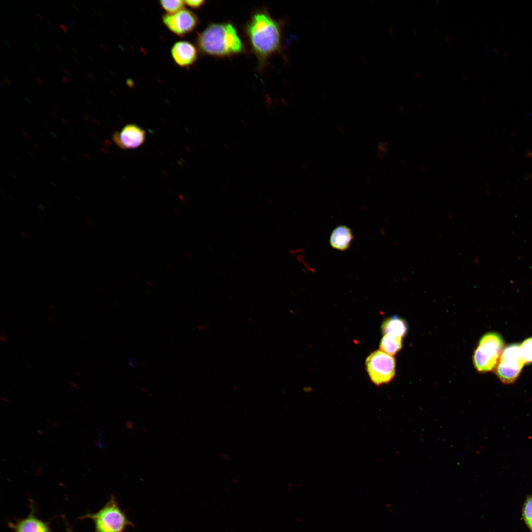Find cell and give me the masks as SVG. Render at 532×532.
Instances as JSON below:
<instances>
[{
  "label": "cell",
  "mask_w": 532,
  "mask_h": 532,
  "mask_svg": "<svg viewBox=\"0 0 532 532\" xmlns=\"http://www.w3.org/2000/svg\"><path fill=\"white\" fill-rule=\"evenodd\" d=\"M244 32L260 69L282 45V27L265 9L255 12L244 27Z\"/></svg>",
  "instance_id": "1"
},
{
  "label": "cell",
  "mask_w": 532,
  "mask_h": 532,
  "mask_svg": "<svg viewBox=\"0 0 532 532\" xmlns=\"http://www.w3.org/2000/svg\"><path fill=\"white\" fill-rule=\"evenodd\" d=\"M196 40L202 54L214 57H230L245 51L236 28L230 22L210 23Z\"/></svg>",
  "instance_id": "2"
},
{
  "label": "cell",
  "mask_w": 532,
  "mask_h": 532,
  "mask_svg": "<svg viewBox=\"0 0 532 532\" xmlns=\"http://www.w3.org/2000/svg\"><path fill=\"white\" fill-rule=\"evenodd\" d=\"M82 518L92 520L95 532H123L127 527L133 525L120 507L114 495L111 496L98 511L88 513Z\"/></svg>",
  "instance_id": "3"
},
{
  "label": "cell",
  "mask_w": 532,
  "mask_h": 532,
  "mask_svg": "<svg viewBox=\"0 0 532 532\" xmlns=\"http://www.w3.org/2000/svg\"><path fill=\"white\" fill-rule=\"evenodd\" d=\"M504 341L500 334L495 332L485 334L480 338L473 353L475 367L480 372H487L497 366L503 350Z\"/></svg>",
  "instance_id": "4"
},
{
  "label": "cell",
  "mask_w": 532,
  "mask_h": 532,
  "mask_svg": "<svg viewBox=\"0 0 532 532\" xmlns=\"http://www.w3.org/2000/svg\"><path fill=\"white\" fill-rule=\"evenodd\" d=\"M366 366L371 382L376 386L389 382L395 375V359L382 351L370 353L366 358Z\"/></svg>",
  "instance_id": "5"
},
{
  "label": "cell",
  "mask_w": 532,
  "mask_h": 532,
  "mask_svg": "<svg viewBox=\"0 0 532 532\" xmlns=\"http://www.w3.org/2000/svg\"><path fill=\"white\" fill-rule=\"evenodd\" d=\"M525 364L520 345L510 344L502 352L496 367L497 375L504 383H513L519 376Z\"/></svg>",
  "instance_id": "6"
},
{
  "label": "cell",
  "mask_w": 532,
  "mask_h": 532,
  "mask_svg": "<svg viewBox=\"0 0 532 532\" xmlns=\"http://www.w3.org/2000/svg\"><path fill=\"white\" fill-rule=\"evenodd\" d=\"M162 21L171 32L181 37L192 32L199 23L198 16L186 9L173 14L163 15Z\"/></svg>",
  "instance_id": "7"
},
{
  "label": "cell",
  "mask_w": 532,
  "mask_h": 532,
  "mask_svg": "<svg viewBox=\"0 0 532 532\" xmlns=\"http://www.w3.org/2000/svg\"><path fill=\"white\" fill-rule=\"evenodd\" d=\"M115 143L121 149L129 150L141 146L145 141L146 132L135 124H128L113 135Z\"/></svg>",
  "instance_id": "8"
},
{
  "label": "cell",
  "mask_w": 532,
  "mask_h": 532,
  "mask_svg": "<svg viewBox=\"0 0 532 532\" xmlns=\"http://www.w3.org/2000/svg\"><path fill=\"white\" fill-rule=\"evenodd\" d=\"M171 57L176 64L182 67L193 65L198 58V49L190 42L180 40L176 42L170 50Z\"/></svg>",
  "instance_id": "9"
},
{
  "label": "cell",
  "mask_w": 532,
  "mask_h": 532,
  "mask_svg": "<svg viewBox=\"0 0 532 532\" xmlns=\"http://www.w3.org/2000/svg\"><path fill=\"white\" fill-rule=\"evenodd\" d=\"M8 526L13 532H51L48 523L36 517L33 508L26 517L9 522Z\"/></svg>",
  "instance_id": "10"
},
{
  "label": "cell",
  "mask_w": 532,
  "mask_h": 532,
  "mask_svg": "<svg viewBox=\"0 0 532 532\" xmlns=\"http://www.w3.org/2000/svg\"><path fill=\"white\" fill-rule=\"evenodd\" d=\"M354 239L351 229L346 226L339 225L332 231L329 242L331 247L339 251L348 249Z\"/></svg>",
  "instance_id": "11"
},
{
  "label": "cell",
  "mask_w": 532,
  "mask_h": 532,
  "mask_svg": "<svg viewBox=\"0 0 532 532\" xmlns=\"http://www.w3.org/2000/svg\"><path fill=\"white\" fill-rule=\"evenodd\" d=\"M381 331L384 334H389L402 338L407 332V326L404 319L398 316H393L383 322Z\"/></svg>",
  "instance_id": "12"
},
{
  "label": "cell",
  "mask_w": 532,
  "mask_h": 532,
  "mask_svg": "<svg viewBox=\"0 0 532 532\" xmlns=\"http://www.w3.org/2000/svg\"><path fill=\"white\" fill-rule=\"evenodd\" d=\"M379 347L383 352L391 356L394 355L402 347V338L389 334H384L380 341Z\"/></svg>",
  "instance_id": "13"
},
{
  "label": "cell",
  "mask_w": 532,
  "mask_h": 532,
  "mask_svg": "<svg viewBox=\"0 0 532 532\" xmlns=\"http://www.w3.org/2000/svg\"><path fill=\"white\" fill-rule=\"evenodd\" d=\"M161 7L166 12L167 14H173L184 9V0H160L159 1Z\"/></svg>",
  "instance_id": "14"
},
{
  "label": "cell",
  "mask_w": 532,
  "mask_h": 532,
  "mask_svg": "<svg viewBox=\"0 0 532 532\" xmlns=\"http://www.w3.org/2000/svg\"><path fill=\"white\" fill-rule=\"evenodd\" d=\"M522 516L525 524L532 532V495L528 496L524 502Z\"/></svg>",
  "instance_id": "15"
},
{
  "label": "cell",
  "mask_w": 532,
  "mask_h": 532,
  "mask_svg": "<svg viewBox=\"0 0 532 532\" xmlns=\"http://www.w3.org/2000/svg\"><path fill=\"white\" fill-rule=\"evenodd\" d=\"M520 349L525 364L532 363V337L522 342L520 345Z\"/></svg>",
  "instance_id": "16"
},
{
  "label": "cell",
  "mask_w": 532,
  "mask_h": 532,
  "mask_svg": "<svg viewBox=\"0 0 532 532\" xmlns=\"http://www.w3.org/2000/svg\"><path fill=\"white\" fill-rule=\"evenodd\" d=\"M184 2L185 5L194 9L200 8L205 3V1L203 0H184Z\"/></svg>",
  "instance_id": "17"
},
{
  "label": "cell",
  "mask_w": 532,
  "mask_h": 532,
  "mask_svg": "<svg viewBox=\"0 0 532 532\" xmlns=\"http://www.w3.org/2000/svg\"><path fill=\"white\" fill-rule=\"evenodd\" d=\"M0 340L3 343L7 342V333L4 331L1 332Z\"/></svg>",
  "instance_id": "18"
},
{
  "label": "cell",
  "mask_w": 532,
  "mask_h": 532,
  "mask_svg": "<svg viewBox=\"0 0 532 532\" xmlns=\"http://www.w3.org/2000/svg\"><path fill=\"white\" fill-rule=\"evenodd\" d=\"M69 384H70V386L72 387L75 388V389H77V390H80V388L79 387V386L75 382H73V381H70L69 382Z\"/></svg>",
  "instance_id": "19"
},
{
  "label": "cell",
  "mask_w": 532,
  "mask_h": 532,
  "mask_svg": "<svg viewBox=\"0 0 532 532\" xmlns=\"http://www.w3.org/2000/svg\"><path fill=\"white\" fill-rule=\"evenodd\" d=\"M66 24L70 27H74L76 25V23L74 20H72L69 22H68Z\"/></svg>",
  "instance_id": "20"
},
{
  "label": "cell",
  "mask_w": 532,
  "mask_h": 532,
  "mask_svg": "<svg viewBox=\"0 0 532 532\" xmlns=\"http://www.w3.org/2000/svg\"><path fill=\"white\" fill-rule=\"evenodd\" d=\"M60 27L63 31V32L64 33H67V29L66 28V27L63 24H61L60 25Z\"/></svg>",
  "instance_id": "21"
},
{
  "label": "cell",
  "mask_w": 532,
  "mask_h": 532,
  "mask_svg": "<svg viewBox=\"0 0 532 532\" xmlns=\"http://www.w3.org/2000/svg\"><path fill=\"white\" fill-rule=\"evenodd\" d=\"M36 79L37 81V83L39 84V85L40 86V87L43 88V83L42 82V81L39 78H38L37 77H36Z\"/></svg>",
  "instance_id": "22"
},
{
  "label": "cell",
  "mask_w": 532,
  "mask_h": 532,
  "mask_svg": "<svg viewBox=\"0 0 532 532\" xmlns=\"http://www.w3.org/2000/svg\"><path fill=\"white\" fill-rule=\"evenodd\" d=\"M87 74H88V77L89 78V79L90 80H95V77H94V76L92 74H91L90 73H88Z\"/></svg>",
  "instance_id": "23"
},
{
  "label": "cell",
  "mask_w": 532,
  "mask_h": 532,
  "mask_svg": "<svg viewBox=\"0 0 532 532\" xmlns=\"http://www.w3.org/2000/svg\"><path fill=\"white\" fill-rule=\"evenodd\" d=\"M63 69L68 75V76H72L71 73L66 68H63Z\"/></svg>",
  "instance_id": "24"
},
{
  "label": "cell",
  "mask_w": 532,
  "mask_h": 532,
  "mask_svg": "<svg viewBox=\"0 0 532 532\" xmlns=\"http://www.w3.org/2000/svg\"><path fill=\"white\" fill-rule=\"evenodd\" d=\"M4 81H5L6 84L8 86H12L11 83L8 80H7V79L5 78L4 79Z\"/></svg>",
  "instance_id": "25"
},
{
  "label": "cell",
  "mask_w": 532,
  "mask_h": 532,
  "mask_svg": "<svg viewBox=\"0 0 532 532\" xmlns=\"http://www.w3.org/2000/svg\"><path fill=\"white\" fill-rule=\"evenodd\" d=\"M0 85L2 86V87H4L5 86V85H6L5 81L4 80H2V79H1L0 80Z\"/></svg>",
  "instance_id": "26"
},
{
  "label": "cell",
  "mask_w": 532,
  "mask_h": 532,
  "mask_svg": "<svg viewBox=\"0 0 532 532\" xmlns=\"http://www.w3.org/2000/svg\"><path fill=\"white\" fill-rule=\"evenodd\" d=\"M1 399H2V400H3V401H5V402H9V400H8V399H6V398H3V397H2V398H1Z\"/></svg>",
  "instance_id": "27"
},
{
  "label": "cell",
  "mask_w": 532,
  "mask_h": 532,
  "mask_svg": "<svg viewBox=\"0 0 532 532\" xmlns=\"http://www.w3.org/2000/svg\"><path fill=\"white\" fill-rule=\"evenodd\" d=\"M55 46L56 47V48H57V49H58V50H59V51H60V52H62V50L61 49V48H60V46H59V45H58L57 44H55Z\"/></svg>",
  "instance_id": "28"
},
{
  "label": "cell",
  "mask_w": 532,
  "mask_h": 532,
  "mask_svg": "<svg viewBox=\"0 0 532 532\" xmlns=\"http://www.w3.org/2000/svg\"><path fill=\"white\" fill-rule=\"evenodd\" d=\"M36 15L37 16V17H38V18H40V19L41 20H42V21H43V20H43V18H42V17L41 16V15H40V14H39L38 13H36Z\"/></svg>",
  "instance_id": "29"
},
{
  "label": "cell",
  "mask_w": 532,
  "mask_h": 532,
  "mask_svg": "<svg viewBox=\"0 0 532 532\" xmlns=\"http://www.w3.org/2000/svg\"><path fill=\"white\" fill-rule=\"evenodd\" d=\"M48 319H49V320L50 321H51V320H52V319H53V315H49V316H48Z\"/></svg>",
  "instance_id": "30"
},
{
  "label": "cell",
  "mask_w": 532,
  "mask_h": 532,
  "mask_svg": "<svg viewBox=\"0 0 532 532\" xmlns=\"http://www.w3.org/2000/svg\"><path fill=\"white\" fill-rule=\"evenodd\" d=\"M63 79H64L65 80H66L67 82H68L69 81L68 78L67 77L65 76H63Z\"/></svg>",
  "instance_id": "31"
},
{
  "label": "cell",
  "mask_w": 532,
  "mask_h": 532,
  "mask_svg": "<svg viewBox=\"0 0 532 532\" xmlns=\"http://www.w3.org/2000/svg\"><path fill=\"white\" fill-rule=\"evenodd\" d=\"M73 6L78 12L80 11L79 9L78 8V7L75 5L73 4Z\"/></svg>",
  "instance_id": "32"
},
{
  "label": "cell",
  "mask_w": 532,
  "mask_h": 532,
  "mask_svg": "<svg viewBox=\"0 0 532 532\" xmlns=\"http://www.w3.org/2000/svg\"><path fill=\"white\" fill-rule=\"evenodd\" d=\"M37 432H38V433H39L40 434H41V435H43V434H44V433H43V432H41L40 430H38L37 431Z\"/></svg>",
  "instance_id": "33"
},
{
  "label": "cell",
  "mask_w": 532,
  "mask_h": 532,
  "mask_svg": "<svg viewBox=\"0 0 532 532\" xmlns=\"http://www.w3.org/2000/svg\"><path fill=\"white\" fill-rule=\"evenodd\" d=\"M8 58H9V59H10L11 60H12V61H15V62H17V60H16V59H15L14 58H12V57H8Z\"/></svg>",
  "instance_id": "34"
},
{
  "label": "cell",
  "mask_w": 532,
  "mask_h": 532,
  "mask_svg": "<svg viewBox=\"0 0 532 532\" xmlns=\"http://www.w3.org/2000/svg\"><path fill=\"white\" fill-rule=\"evenodd\" d=\"M30 70L31 71V72H32L33 73V74H34L35 75H36V73L34 70H33V69H30Z\"/></svg>",
  "instance_id": "35"
},
{
  "label": "cell",
  "mask_w": 532,
  "mask_h": 532,
  "mask_svg": "<svg viewBox=\"0 0 532 532\" xmlns=\"http://www.w3.org/2000/svg\"><path fill=\"white\" fill-rule=\"evenodd\" d=\"M53 425H54L55 426L57 427H59V424H57V423H53Z\"/></svg>",
  "instance_id": "36"
},
{
  "label": "cell",
  "mask_w": 532,
  "mask_h": 532,
  "mask_svg": "<svg viewBox=\"0 0 532 532\" xmlns=\"http://www.w3.org/2000/svg\"><path fill=\"white\" fill-rule=\"evenodd\" d=\"M62 82H63V83H64V84H66V83H67V81H66V80H65L64 79H62Z\"/></svg>",
  "instance_id": "37"
},
{
  "label": "cell",
  "mask_w": 532,
  "mask_h": 532,
  "mask_svg": "<svg viewBox=\"0 0 532 532\" xmlns=\"http://www.w3.org/2000/svg\"><path fill=\"white\" fill-rule=\"evenodd\" d=\"M84 89H85V90H86L87 91H88V92H90V90H89V89H88L87 88V87H86V86H84Z\"/></svg>",
  "instance_id": "38"
},
{
  "label": "cell",
  "mask_w": 532,
  "mask_h": 532,
  "mask_svg": "<svg viewBox=\"0 0 532 532\" xmlns=\"http://www.w3.org/2000/svg\"><path fill=\"white\" fill-rule=\"evenodd\" d=\"M67 532H73L70 530H68Z\"/></svg>",
  "instance_id": "39"
}]
</instances>
